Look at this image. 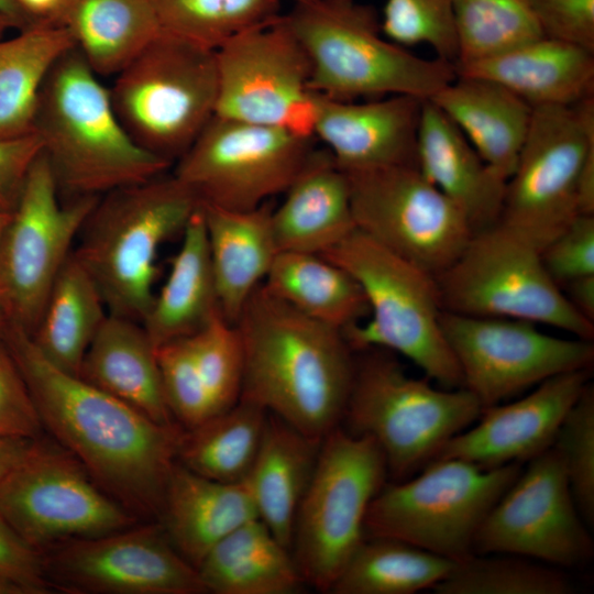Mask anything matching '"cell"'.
Here are the masks:
<instances>
[{"label":"cell","mask_w":594,"mask_h":594,"mask_svg":"<svg viewBox=\"0 0 594 594\" xmlns=\"http://www.w3.org/2000/svg\"><path fill=\"white\" fill-rule=\"evenodd\" d=\"M441 327L460 367L463 387L482 408L513 398L568 372L592 369V340L546 333L539 324L510 318L444 311Z\"/></svg>","instance_id":"18"},{"label":"cell","mask_w":594,"mask_h":594,"mask_svg":"<svg viewBox=\"0 0 594 594\" xmlns=\"http://www.w3.org/2000/svg\"><path fill=\"white\" fill-rule=\"evenodd\" d=\"M263 285L299 312L342 331L369 314L355 279L322 254L279 252Z\"/></svg>","instance_id":"36"},{"label":"cell","mask_w":594,"mask_h":594,"mask_svg":"<svg viewBox=\"0 0 594 594\" xmlns=\"http://www.w3.org/2000/svg\"><path fill=\"white\" fill-rule=\"evenodd\" d=\"M283 19L308 56L309 88L330 99L427 100L457 76L454 64L417 56L387 40L375 9L358 0L297 3Z\"/></svg>","instance_id":"4"},{"label":"cell","mask_w":594,"mask_h":594,"mask_svg":"<svg viewBox=\"0 0 594 594\" xmlns=\"http://www.w3.org/2000/svg\"><path fill=\"white\" fill-rule=\"evenodd\" d=\"M268 413L253 464L244 479L258 518L290 549L301 498L312 477L321 442Z\"/></svg>","instance_id":"30"},{"label":"cell","mask_w":594,"mask_h":594,"mask_svg":"<svg viewBox=\"0 0 594 594\" xmlns=\"http://www.w3.org/2000/svg\"><path fill=\"white\" fill-rule=\"evenodd\" d=\"M381 30L399 46L426 44L436 57L457 61L453 0H386Z\"/></svg>","instance_id":"43"},{"label":"cell","mask_w":594,"mask_h":594,"mask_svg":"<svg viewBox=\"0 0 594 594\" xmlns=\"http://www.w3.org/2000/svg\"><path fill=\"white\" fill-rule=\"evenodd\" d=\"M436 594H573L563 569L514 554H472L455 563Z\"/></svg>","instance_id":"40"},{"label":"cell","mask_w":594,"mask_h":594,"mask_svg":"<svg viewBox=\"0 0 594 594\" xmlns=\"http://www.w3.org/2000/svg\"><path fill=\"white\" fill-rule=\"evenodd\" d=\"M482 521L474 554H514L560 569L579 568L594 543L552 446L526 462Z\"/></svg>","instance_id":"19"},{"label":"cell","mask_w":594,"mask_h":594,"mask_svg":"<svg viewBox=\"0 0 594 594\" xmlns=\"http://www.w3.org/2000/svg\"><path fill=\"white\" fill-rule=\"evenodd\" d=\"M435 277L444 311L527 320L594 339V323L572 308L546 272L540 252L497 224L473 233Z\"/></svg>","instance_id":"11"},{"label":"cell","mask_w":594,"mask_h":594,"mask_svg":"<svg viewBox=\"0 0 594 594\" xmlns=\"http://www.w3.org/2000/svg\"><path fill=\"white\" fill-rule=\"evenodd\" d=\"M2 338L28 383L43 428L135 517L158 519L184 428L157 424L57 369L18 326L8 323Z\"/></svg>","instance_id":"1"},{"label":"cell","mask_w":594,"mask_h":594,"mask_svg":"<svg viewBox=\"0 0 594 594\" xmlns=\"http://www.w3.org/2000/svg\"><path fill=\"white\" fill-rule=\"evenodd\" d=\"M429 100L459 128L485 163L507 180L526 140L532 108L502 85L469 76H455Z\"/></svg>","instance_id":"29"},{"label":"cell","mask_w":594,"mask_h":594,"mask_svg":"<svg viewBox=\"0 0 594 594\" xmlns=\"http://www.w3.org/2000/svg\"><path fill=\"white\" fill-rule=\"evenodd\" d=\"M0 594H33V592L23 584L0 574Z\"/></svg>","instance_id":"55"},{"label":"cell","mask_w":594,"mask_h":594,"mask_svg":"<svg viewBox=\"0 0 594 594\" xmlns=\"http://www.w3.org/2000/svg\"><path fill=\"white\" fill-rule=\"evenodd\" d=\"M9 323L7 315L2 308V305L0 304V337H2L3 331Z\"/></svg>","instance_id":"58"},{"label":"cell","mask_w":594,"mask_h":594,"mask_svg":"<svg viewBox=\"0 0 594 594\" xmlns=\"http://www.w3.org/2000/svg\"><path fill=\"white\" fill-rule=\"evenodd\" d=\"M458 56L465 65L543 37L527 0H453Z\"/></svg>","instance_id":"41"},{"label":"cell","mask_w":594,"mask_h":594,"mask_svg":"<svg viewBox=\"0 0 594 594\" xmlns=\"http://www.w3.org/2000/svg\"><path fill=\"white\" fill-rule=\"evenodd\" d=\"M543 37L594 53V0H527Z\"/></svg>","instance_id":"48"},{"label":"cell","mask_w":594,"mask_h":594,"mask_svg":"<svg viewBox=\"0 0 594 594\" xmlns=\"http://www.w3.org/2000/svg\"><path fill=\"white\" fill-rule=\"evenodd\" d=\"M322 255L346 271L364 294L369 319L343 330L355 353L369 349L397 353L436 385L463 387L441 327L443 309L435 275L358 229Z\"/></svg>","instance_id":"6"},{"label":"cell","mask_w":594,"mask_h":594,"mask_svg":"<svg viewBox=\"0 0 594 594\" xmlns=\"http://www.w3.org/2000/svg\"><path fill=\"white\" fill-rule=\"evenodd\" d=\"M416 164L462 211L473 233L496 224L506 179L485 163L459 128L429 99L421 107Z\"/></svg>","instance_id":"23"},{"label":"cell","mask_w":594,"mask_h":594,"mask_svg":"<svg viewBox=\"0 0 594 594\" xmlns=\"http://www.w3.org/2000/svg\"><path fill=\"white\" fill-rule=\"evenodd\" d=\"M521 468L483 469L457 458L435 459L414 475L382 486L365 516V538L397 539L462 561L474 554L482 521Z\"/></svg>","instance_id":"9"},{"label":"cell","mask_w":594,"mask_h":594,"mask_svg":"<svg viewBox=\"0 0 594 594\" xmlns=\"http://www.w3.org/2000/svg\"><path fill=\"white\" fill-rule=\"evenodd\" d=\"M315 150L314 138L215 116L172 174L202 206L250 210L284 194Z\"/></svg>","instance_id":"13"},{"label":"cell","mask_w":594,"mask_h":594,"mask_svg":"<svg viewBox=\"0 0 594 594\" xmlns=\"http://www.w3.org/2000/svg\"><path fill=\"white\" fill-rule=\"evenodd\" d=\"M268 413L245 398L196 427L184 429L176 462L201 476L243 481L254 461Z\"/></svg>","instance_id":"37"},{"label":"cell","mask_w":594,"mask_h":594,"mask_svg":"<svg viewBox=\"0 0 594 594\" xmlns=\"http://www.w3.org/2000/svg\"><path fill=\"white\" fill-rule=\"evenodd\" d=\"M0 515L40 552L139 524L68 451L40 439L0 484Z\"/></svg>","instance_id":"15"},{"label":"cell","mask_w":594,"mask_h":594,"mask_svg":"<svg viewBox=\"0 0 594 594\" xmlns=\"http://www.w3.org/2000/svg\"><path fill=\"white\" fill-rule=\"evenodd\" d=\"M161 30L217 50L282 16V0H150Z\"/></svg>","instance_id":"39"},{"label":"cell","mask_w":594,"mask_h":594,"mask_svg":"<svg viewBox=\"0 0 594 594\" xmlns=\"http://www.w3.org/2000/svg\"><path fill=\"white\" fill-rule=\"evenodd\" d=\"M344 173L356 229L435 276L473 235L462 211L417 165Z\"/></svg>","instance_id":"16"},{"label":"cell","mask_w":594,"mask_h":594,"mask_svg":"<svg viewBox=\"0 0 594 594\" xmlns=\"http://www.w3.org/2000/svg\"><path fill=\"white\" fill-rule=\"evenodd\" d=\"M109 94L131 139L173 166L216 114V50L161 30Z\"/></svg>","instance_id":"8"},{"label":"cell","mask_w":594,"mask_h":594,"mask_svg":"<svg viewBox=\"0 0 594 594\" xmlns=\"http://www.w3.org/2000/svg\"><path fill=\"white\" fill-rule=\"evenodd\" d=\"M387 477L385 459L372 438L352 435L341 425L323 437L292 541L306 584L330 592L365 539L369 506Z\"/></svg>","instance_id":"10"},{"label":"cell","mask_w":594,"mask_h":594,"mask_svg":"<svg viewBox=\"0 0 594 594\" xmlns=\"http://www.w3.org/2000/svg\"><path fill=\"white\" fill-rule=\"evenodd\" d=\"M50 588L76 594H202L198 570L160 522L56 544L44 552Z\"/></svg>","instance_id":"20"},{"label":"cell","mask_w":594,"mask_h":594,"mask_svg":"<svg viewBox=\"0 0 594 594\" xmlns=\"http://www.w3.org/2000/svg\"><path fill=\"white\" fill-rule=\"evenodd\" d=\"M422 102V99L407 95L359 102L316 94L314 138L326 145L344 172L417 165Z\"/></svg>","instance_id":"22"},{"label":"cell","mask_w":594,"mask_h":594,"mask_svg":"<svg viewBox=\"0 0 594 594\" xmlns=\"http://www.w3.org/2000/svg\"><path fill=\"white\" fill-rule=\"evenodd\" d=\"M234 324L243 351L240 398L316 438L341 425L355 370L342 330L299 312L263 284Z\"/></svg>","instance_id":"2"},{"label":"cell","mask_w":594,"mask_h":594,"mask_svg":"<svg viewBox=\"0 0 594 594\" xmlns=\"http://www.w3.org/2000/svg\"><path fill=\"white\" fill-rule=\"evenodd\" d=\"M221 312L201 207L182 233L167 278L142 321L156 349L187 338Z\"/></svg>","instance_id":"31"},{"label":"cell","mask_w":594,"mask_h":594,"mask_svg":"<svg viewBox=\"0 0 594 594\" xmlns=\"http://www.w3.org/2000/svg\"><path fill=\"white\" fill-rule=\"evenodd\" d=\"M108 315L97 284L72 252L30 337L51 364L79 376L85 354Z\"/></svg>","instance_id":"34"},{"label":"cell","mask_w":594,"mask_h":594,"mask_svg":"<svg viewBox=\"0 0 594 594\" xmlns=\"http://www.w3.org/2000/svg\"><path fill=\"white\" fill-rule=\"evenodd\" d=\"M200 204L172 173L99 197L73 250L109 314L143 321L154 299L161 246L182 235Z\"/></svg>","instance_id":"5"},{"label":"cell","mask_w":594,"mask_h":594,"mask_svg":"<svg viewBox=\"0 0 594 594\" xmlns=\"http://www.w3.org/2000/svg\"><path fill=\"white\" fill-rule=\"evenodd\" d=\"M12 210H6L0 208V241L10 222Z\"/></svg>","instance_id":"56"},{"label":"cell","mask_w":594,"mask_h":594,"mask_svg":"<svg viewBox=\"0 0 594 594\" xmlns=\"http://www.w3.org/2000/svg\"><path fill=\"white\" fill-rule=\"evenodd\" d=\"M57 24L100 77H113L161 26L150 0H63Z\"/></svg>","instance_id":"33"},{"label":"cell","mask_w":594,"mask_h":594,"mask_svg":"<svg viewBox=\"0 0 594 594\" xmlns=\"http://www.w3.org/2000/svg\"><path fill=\"white\" fill-rule=\"evenodd\" d=\"M454 69L502 85L532 109L572 107L594 96V53L547 37Z\"/></svg>","instance_id":"25"},{"label":"cell","mask_w":594,"mask_h":594,"mask_svg":"<svg viewBox=\"0 0 594 594\" xmlns=\"http://www.w3.org/2000/svg\"><path fill=\"white\" fill-rule=\"evenodd\" d=\"M156 352L165 398L174 419L189 429L215 416L187 338L163 344Z\"/></svg>","instance_id":"45"},{"label":"cell","mask_w":594,"mask_h":594,"mask_svg":"<svg viewBox=\"0 0 594 594\" xmlns=\"http://www.w3.org/2000/svg\"><path fill=\"white\" fill-rule=\"evenodd\" d=\"M561 290L572 308L594 323V275L572 279Z\"/></svg>","instance_id":"51"},{"label":"cell","mask_w":594,"mask_h":594,"mask_svg":"<svg viewBox=\"0 0 594 594\" xmlns=\"http://www.w3.org/2000/svg\"><path fill=\"white\" fill-rule=\"evenodd\" d=\"M591 370L552 376L520 398L483 407L475 422L451 438L435 459L457 458L483 469L528 462L553 446Z\"/></svg>","instance_id":"21"},{"label":"cell","mask_w":594,"mask_h":594,"mask_svg":"<svg viewBox=\"0 0 594 594\" xmlns=\"http://www.w3.org/2000/svg\"><path fill=\"white\" fill-rule=\"evenodd\" d=\"M356 353L341 422L350 433L375 441L394 481L420 471L479 418L482 406L466 388H444L426 376L414 377L386 350Z\"/></svg>","instance_id":"7"},{"label":"cell","mask_w":594,"mask_h":594,"mask_svg":"<svg viewBox=\"0 0 594 594\" xmlns=\"http://www.w3.org/2000/svg\"><path fill=\"white\" fill-rule=\"evenodd\" d=\"M0 574L29 587L33 594L50 593L42 552L24 541L1 515Z\"/></svg>","instance_id":"49"},{"label":"cell","mask_w":594,"mask_h":594,"mask_svg":"<svg viewBox=\"0 0 594 594\" xmlns=\"http://www.w3.org/2000/svg\"><path fill=\"white\" fill-rule=\"evenodd\" d=\"M542 265L560 287L594 275V215H579L540 251Z\"/></svg>","instance_id":"47"},{"label":"cell","mask_w":594,"mask_h":594,"mask_svg":"<svg viewBox=\"0 0 594 594\" xmlns=\"http://www.w3.org/2000/svg\"><path fill=\"white\" fill-rule=\"evenodd\" d=\"M553 447L558 450L578 509L594 522V386L587 383L563 418Z\"/></svg>","instance_id":"44"},{"label":"cell","mask_w":594,"mask_h":594,"mask_svg":"<svg viewBox=\"0 0 594 594\" xmlns=\"http://www.w3.org/2000/svg\"><path fill=\"white\" fill-rule=\"evenodd\" d=\"M34 132L61 197H101L167 173L172 164L140 147L113 108L109 88L74 47L51 69Z\"/></svg>","instance_id":"3"},{"label":"cell","mask_w":594,"mask_h":594,"mask_svg":"<svg viewBox=\"0 0 594 594\" xmlns=\"http://www.w3.org/2000/svg\"><path fill=\"white\" fill-rule=\"evenodd\" d=\"M594 146V96L572 107L532 109L496 224L539 252L580 213L578 184Z\"/></svg>","instance_id":"12"},{"label":"cell","mask_w":594,"mask_h":594,"mask_svg":"<svg viewBox=\"0 0 594 594\" xmlns=\"http://www.w3.org/2000/svg\"><path fill=\"white\" fill-rule=\"evenodd\" d=\"M455 563L402 540L365 538L329 593L415 594L432 590Z\"/></svg>","instance_id":"38"},{"label":"cell","mask_w":594,"mask_h":594,"mask_svg":"<svg viewBox=\"0 0 594 594\" xmlns=\"http://www.w3.org/2000/svg\"><path fill=\"white\" fill-rule=\"evenodd\" d=\"M187 340L215 414L232 407L240 399L243 380V351L235 324L219 312Z\"/></svg>","instance_id":"42"},{"label":"cell","mask_w":594,"mask_h":594,"mask_svg":"<svg viewBox=\"0 0 594 594\" xmlns=\"http://www.w3.org/2000/svg\"><path fill=\"white\" fill-rule=\"evenodd\" d=\"M12 28H15L14 23L9 18L0 14V37H2L6 32Z\"/></svg>","instance_id":"57"},{"label":"cell","mask_w":594,"mask_h":594,"mask_svg":"<svg viewBox=\"0 0 594 594\" xmlns=\"http://www.w3.org/2000/svg\"><path fill=\"white\" fill-rule=\"evenodd\" d=\"M216 57L215 116L314 138L310 63L283 14L227 41L216 50Z\"/></svg>","instance_id":"17"},{"label":"cell","mask_w":594,"mask_h":594,"mask_svg":"<svg viewBox=\"0 0 594 594\" xmlns=\"http://www.w3.org/2000/svg\"><path fill=\"white\" fill-rule=\"evenodd\" d=\"M43 429L28 383L0 337V438L35 440Z\"/></svg>","instance_id":"46"},{"label":"cell","mask_w":594,"mask_h":594,"mask_svg":"<svg viewBox=\"0 0 594 594\" xmlns=\"http://www.w3.org/2000/svg\"><path fill=\"white\" fill-rule=\"evenodd\" d=\"M98 199L63 201L43 153L34 162L0 241V304L9 323L32 334Z\"/></svg>","instance_id":"14"},{"label":"cell","mask_w":594,"mask_h":594,"mask_svg":"<svg viewBox=\"0 0 594 594\" xmlns=\"http://www.w3.org/2000/svg\"><path fill=\"white\" fill-rule=\"evenodd\" d=\"M294 4H297V3H306V2H309V1H312V0H292Z\"/></svg>","instance_id":"59"},{"label":"cell","mask_w":594,"mask_h":594,"mask_svg":"<svg viewBox=\"0 0 594 594\" xmlns=\"http://www.w3.org/2000/svg\"><path fill=\"white\" fill-rule=\"evenodd\" d=\"M272 209L279 252L323 254L355 229L346 174L324 148H316Z\"/></svg>","instance_id":"24"},{"label":"cell","mask_w":594,"mask_h":594,"mask_svg":"<svg viewBox=\"0 0 594 594\" xmlns=\"http://www.w3.org/2000/svg\"><path fill=\"white\" fill-rule=\"evenodd\" d=\"M79 376L157 424H178L165 398L156 346L141 322L109 314Z\"/></svg>","instance_id":"28"},{"label":"cell","mask_w":594,"mask_h":594,"mask_svg":"<svg viewBox=\"0 0 594 594\" xmlns=\"http://www.w3.org/2000/svg\"><path fill=\"white\" fill-rule=\"evenodd\" d=\"M197 570L215 594H293L305 584L290 549L260 518L218 542Z\"/></svg>","instance_id":"32"},{"label":"cell","mask_w":594,"mask_h":594,"mask_svg":"<svg viewBox=\"0 0 594 594\" xmlns=\"http://www.w3.org/2000/svg\"><path fill=\"white\" fill-rule=\"evenodd\" d=\"M258 518L246 482L226 483L175 463L158 522L175 549L196 569L223 538Z\"/></svg>","instance_id":"26"},{"label":"cell","mask_w":594,"mask_h":594,"mask_svg":"<svg viewBox=\"0 0 594 594\" xmlns=\"http://www.w3.org/2000/svg\"><path fill=\"white\" fill-rule=\"evenodd\" d=\"M222 316L234 323L279 253L270 201L250 210L200 205Z\"/></svg>","instance_id":"27"},{"label":"cell","mask_w":594,"mask_h":594,"mask_svg":"<svg viewBox=\"0 0 594 594\" xmlns=\"http://www.w3.org/2000/svg\"><path fill=\"white\" fill-rule=\"evenodd\" d=\"M72 47L67 30L53 22H35L12 37H0V139L34 132L42 87Z\"/></svg>","instance_id":"35"},{"label":"cell","mask_w":594,"mask_h":594,"mask_svg":"<svg viewBox=\"0 0 594 594\" xmlns=\"http://www.w3.org/2000/svg\"><path fill=\"white\" fill-rule=\"evenodd\" d=\"M0 14L9 18L19 30L32 24L16 0H0Z\"/></svg>","instance_id":"54"},{"label":"cell","mask_w":594,"mask_h":594,"mask_svg":"<svg viewBox=\"0 0 594 594\" xmlns=\"http://www.w3.org/2000/svg\"><path fill=\"white\" fill-rule=\"evenodd\" d=\"M35 440L0 438V484L13 468L26 455Z\"/></svg>","instance_id":"52"},{"label":"cell","mask_w":594,"mask_h":594,"mask_svg":"<svg viewBox=\"0 0 594 594\" xmlns=\"http://www.w3.org/2000/svg\"><path fill=\"white\" fill-rule=\"evenodd\" d=\"M16 2L32 23H56L63 4V0H16Z\"/></svg>","instance_id":"53"},{"label":"cell","mask_w":594,"mask_h":594,"mask_svg":"<svg viewBox=\"0 0 594 594\" xmlns=\"http://www.w3.org/2000/svg\"><path fill=\"white\" fill-rule=\"evenodd\" d=\"M42 153L35 132L12 139H0V208L13 210L26 176Z\"/></svg>","instance_id":"50"}]
</instances>
